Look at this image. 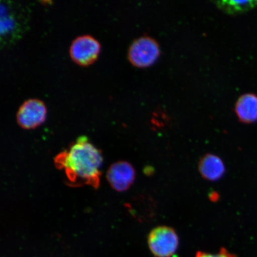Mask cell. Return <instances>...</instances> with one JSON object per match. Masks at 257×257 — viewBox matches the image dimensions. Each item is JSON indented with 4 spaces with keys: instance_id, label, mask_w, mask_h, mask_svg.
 <instances>
[{
    "instance_id": "cell-4",
    "label": "cell",
    "mask_w": 257,
    "mask_h": 257,
    "mask_svg": "<svg viewBox=\"0 0 257 257\" xmlns=\"http://www.w3.org/2000/svg\"><path fill=\"white\" fill-rule=\"evenodd\" d=\"M101 44L92 35H82L74 39L69 47V55L74 62L81 66H88L97 60Z\"/></svg>"
},
{
    "instance_id": "cell-3",
    "label": "cell",
    "mask_w": 257,
    "mask_h": 257,
    "mask_svg": "<svg viewBox=\"0 0 257 257\" xmlns=\"http://www.w3.org/2000/svg\"><path fill=\"white\" fill-rule=\"evenodd\" d=\"M160 54V46L156 40L141 37L134 40L128 48V59L133 66L144 68L155 63Z\"/></svg>"
},
{
    "instance_id": "cell-7",
    "label": "cell",
    "mask_w": 257,
    "mask_h": 257,
    "mask_svg": "<svg viewBox=\"0 0 257 257\" xmlns=\"http://www.w3.org/2000/svg\"><path fill=\"white\" fill-rule=\"evenodd\" d=\"M201 176L208 181H217L224 175L226 169L223 160L213 154H205L198 163Z\"/></svg>"
},
{
    "instance_id": "cell-6",
    "label": "cell",
    "mask_w": 257,
    "mask_h": 257,
    "mask_svg": "<svg viewBox=\"0 0 257 257\" xmlns=\"http://www.w3.org/2000/svg\"><path fill=\"white\" fill-rule=\"evenodd\" d=\"M136 172L134 166L126 161H119L110 166L107 179L111 187L117 192H124L134 184Z\"/></svg>"
},
{
    "instance_id": "cell-8",
    "label": "cell",
    "mask_w": 257,
    "mask_h": 257,
    "mask_svg": "<svg viewBox=\"0 0 257 257\" xmlns=\"http://www.w3.org/2000/svg\"><path fill=\"white\" fill-rule=\"evenodd\" d=\"M234 110L242 123H254L257 121V96L253 94L240 96L236 102Z\"/></svg>"
},
{
    "instance_id": "cell-9",
    "label": "cell",
    "mask_w": 257,
    "mask_h": 257,
    "mask_svg": "<svg viewBox=\"0 0 257 257\" xmlns=\"http://www.w3.org/2000/svg\"><path fill=\"white\" fill-rule=\"evenodd\" d=\"M218 8L226 14L236 15L250 11L257 6L256 0L248 1H234V0H223L215 2Z\"/></svg>"
},
{
    "instance_id": "cell-5",
    "label": "cell",
    "mask_w": 257,
    "mask_h": 257,
    "mask_svg": "<svg viewBox=\"0 0 257 257\" xmlns=\"http://www.w3.org/2000/svg\"><path fill=\"white\" fill-rule=\"evenodd\" d=\"M47 110L43 101L37 98L27 99L16 112V121L22 128L32 130L43 124L46 119Z\"/></svg>"
},
{
    "instance_id": "cell-10",
    "label": "cell",
    "mask_w": 257,
    "mask_h": 257,
    "mask_svg": "<svg viewBox=\"0 0 257 257\" xmlns=\"http://www.w3.org/2000/svg\"><path fill=\"white\" fill-rule=\"evenodd\" d=\"M195 257H236L233 253L229 252L224 248H221L220 252L217 253H210L205 252L199 251Z\"/></svg>"
},
{
    "instance_id": "cell-1",
    "label": "cell",
    "mask_w": 257,
    "mask_h": 257,
    "mask_svg": "<svg viewBox=\"0 0 257 257\" xmlns=\"http://www.w3.org/2000/svg\"><path fill=\"white\" fill-rule=\"evenodd\" d=\"M103 162L101 151L82 136L56 157L54 163L62 170L67 184L71 186L87 185L98 188Z\"/></svg>"
},
{
    "instance_id": "cell-2",
    "label": "cell",
    "mask_w": 257,
    "mask_h": 257,
    "mask_svg": "<svg viewBox=\"0 0 257 257\" xmlns=\"http://www.w3.org/2000/svg\"><path fill=\"white\" fill-rule=\"evenodd\" d=\"M179 237L175 229L167 226L154 228L148 236V244L156 257H171L179 246Z\"/></svg>"
}]
</instances>
